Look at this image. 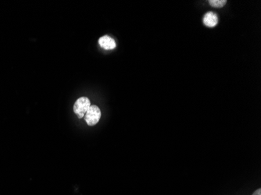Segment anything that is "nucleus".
I'll return each mask as SVG.
<instances>
[{"label":"nucleus","mask_w":261,"mask_h":195,"mask_svg":"<svg viewBox=\"0 0 261 195\" xmlns=\"http://www.w3.org/2000/svg\"><path fill=\"white\" fill-rule=\"evenodd\" d=\"M85 121L90 127L96 125L101 118V110L97 106L92 105L85 115Z\"/></svg>","instance_id":"f257e3e1"},{"label":"nucleus","mask_w":261,"mask_h":195,"mask_svg":"<svg viewBox=\"0 0 261 195\" xmlns=\"http://www.w3.org/2000/svg\"><path fill=\"white\" fill-rule=\"evenodd\" d=\"M91 106L90 100L87 97H81L76 101L74 105V112L78 118L85 117V113Z\"/></svg>","instance_id":"f03ea898"},{"label":"nucleus","mask_w":261,"mask_h":195,"mask_svg":"<svg viewBox=\"0 0 261 195\" xmlns=\"http://www.w3.org/2000/svg\"><path fill=\"white\" fill-rule=\"evenodd\" d=\"M99 44L102 48L106 50H111L116 48V42L110 36L104 35L99 39Z\"/></svg>","instance_id":"7ed1b4c3"},{"label":"nucleus","mask_w":261,"mask_h":195,"mask_svg":"<svg viewBox=\"0 0 261 195\" xmlns=\"http://www.w3.org/2000/svg\"><path fill=\"white\" fill-rule=\"evenodd\" d=\"M204 23L207 27H214L218 23V17L216 13L208 12L204 17Z\"/></svg>","instance_id":"20e7f679"},{"label":"nucleus","mask_w":261,"mask_h":195,"mask_svg":"<svg viewBox=\"0 0 261 195\" xmlns=\"http://www.w3.org/2000/svg\"><path fill=\"white\" fill-rule=\"evenodd\" d=\"M209 2L213 7L222 8L224 5H225L227 1L226 0H210Z\"/></svg>","instance_id":"39448f33"},{"label":"nucleus","mask_w":261,"mask_h":195,"mask_svg":"<svg viewBox=\"0 0 261 195\" xmlns=\"http://www.w3.org/2000/svg\"><path fill=\"white\" fill-rule=\"evenodd\" d=\"M252 195H261V189L259 188L258 190L255 191Z\"/></svg>","instance_id":"423d86ee"}]
</instances>
